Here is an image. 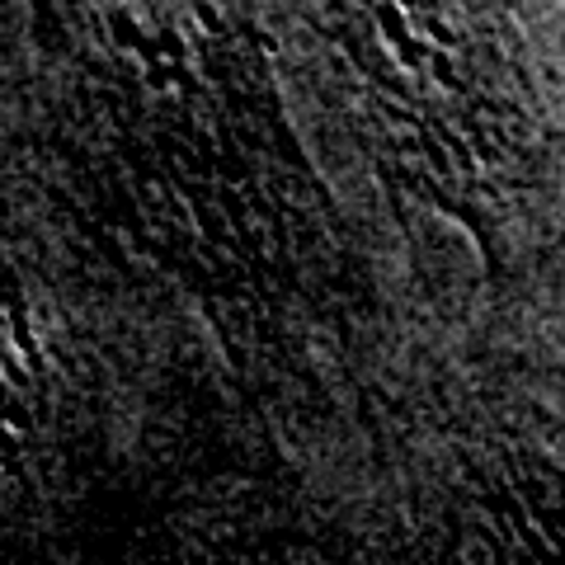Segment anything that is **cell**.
<instances>
[{"instance_id":"1","label":"cell","mask_w":565,"mask_h":565,"mask_svg":"<svg viewBox=\"0 0 565 565\" xmlns=\"http://www.w3.org/2000/svg\"><path fill=\"white\" fill-rule=\"evenodd\" d=\"M363 132L448 207L509 203L533 132L481 0H326Z\"/></svg>"}]
</instances>
